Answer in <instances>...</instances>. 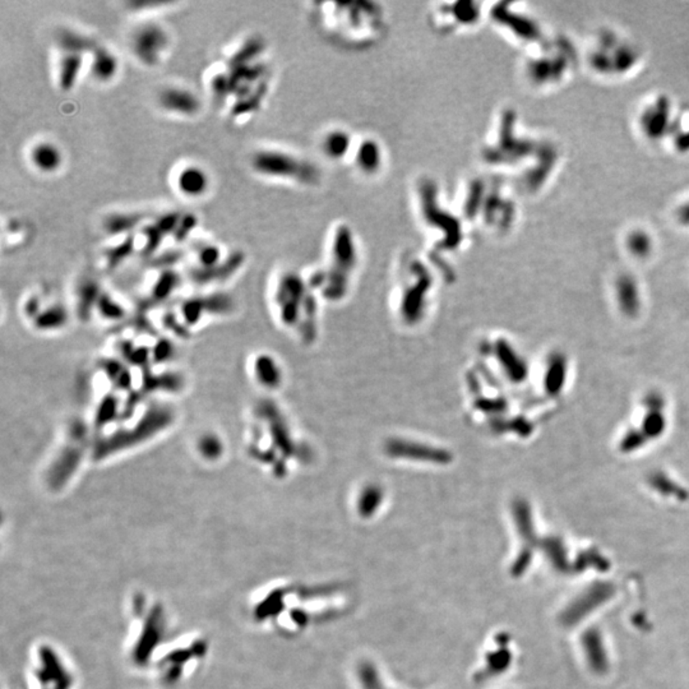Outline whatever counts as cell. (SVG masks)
<instances>
[{
	"label": "cell",
	"instance_id": "2",
	"mask_svg": "<svg viewBox=\"0 0 689 689\" xmlns=\"http://www.w3.org/2000/svg\"><path fill=\"white\" fill-rule=\"evenodd\" d=\"M409 206L424 251L430 256L443 260L465 249L473 234L436 177L418 174L411 180Z\"/></svg>",
	"mask_w": 689,
	"mask_h": 689
},
{
	"label": "cell",
	"instance_id": "16",
	"mask_svg": "<svg viewBox=\"0 0 689 689\" xmlns=\"http://www.w3.org/2000/svg\"><path fill=\"white\" fill-rule=\"evenodd\" d=\"M144 215L133 214V212H123V214H113L104 220L102 229L109 235H131V231L135 230L137 226H144Z\"/></svg>",
	"mask_w": 689,
	"mask_h": 689
},
{
	"label": "cell",
	"instance_id": "18",
	"mask_svg": "<svg viewBox=\"0 0 689 689\" xmlns=\"http://www.w3.org/2000/svg\"><path fill=\"white\" fill-rule=\"evenodd\" d=\"M133 245H135L133 238L128 236L122 244H119L117 247H114V248L109 249L108 253H106V258H108L109 263L114 264L115 262H120V260L126 258L132 253V251H133Z\"/></svg>",
	"mask_w": 689,
	"mask_h": 689
},
{
	"label": "cell",
	"instance_id": "1",
	"mask_svg": "<svg viewBox=\"0 0 689 689\" xmlns=\"http://www.w3.org/2000/svg\"><path fill=\"white\" fill-rule=\"evenodd\" d=\"M308 17L327 44L346 53L376 49L389 34V13L374 0L312 1Z\"/></svg>",
	"mask_w": 689,
	"mask_h": 689
},
{
	"label": "cell",
	"instance_id": "6",
	"mask_svg": "<svg viewBox=\"0 0 689 689\" xmlns=\"http://www.w3.org/2000/svg\"><path fill=\"white\" fill-rule=\"evenodd\" d=\"M488 19V4L479 0H446L431 3L427 10L430 30L440 37L468 35Z\"/></svg>",
	"mask_w": 689,
	"mask_h": 689
},
{
	"label": "cell",
	"instance_id": "3",
	"mask_svg": "<svg viewBox=\"0 0 689 689\" xmlns=\"http://www.w3.org/2000/svg\"><path fill=\"white\" fill-rule=\"evenodd\" d=\"M452 202L471 234L499 236L510 230L515 220V206L501 178L488 171L462 177Z\"/></svg>",
	"mask_w": 689,
	"mask_h": 689
},
{
	"label": "cell",
	"instance_id": "12",
	"mask_svg": "<svg viewBox=\"0 0 689 689\" xmlns=\"http://www.w3.org/2000/svg\"><path fill=\"white\" fill-rule=\"evenodd\" d=\"M28 161L38 172L53 175L62 169L64 153L58 144L43 139L31 146L28 151Z\"/></svg>",
	"mask_w": 689,
	"mask_h": 689
},
{
	"label": "cell",
	"instance_id": "8",
	"mask_svg": "<svg viewBox=\"0 0 689 689\" xmlns=\"http://www.w3.org/2000/svg\"><path fill=\"white\" fill-rule=\"evenodd\" d=\"M170 43V35L159 23H144L138 26L129 40L132 54L146 67H156L161 63Z\"/></svg>",
	"mask_w": 689,
	"mask_h": 689
},
{
	"label": "cell",
	"instance_id": "5",
	"mask_svg": "<svg viewBox=\"0 0 689 689\" xmlns=\"http://www.w3.org/2000/svg\"><path fill=\"white\" fill-rule=\"evenodd\" d=\"M249 166L262 179L296 189L312 190L323 183L319 162L286 147L263 146L254 150L249 157Z\"/></svg>",
	"mask_w": 689,
	"mask_h": 689
},
{
	"label": "cell",
	"instance_id": "11",
	"mask_svg": "<svg viewBox=\"0 0 689 689\" xmlns=\"http://www.w3.org/2000/svg\"><path fill=\"white\" fill-rule=\"evenodd\" d=\"M175 188L183 197L198 199L205 197L211 188V178L202 166L188 163L175 175Z\"/></svg>",
	"mask_w": 689,
	"mask_h": 689
},
{
	"label": "cell",
	"instance_id": "14",
	"mask_svg": "<svg viewBox=\"0 0 689 689\" xmlns=\"http://www.w3.org/2000/svg\"><path fill=\"white\" fill-rule=\"evenodd\" d=\"M56 45L62 53L84 55L91 54L99 44L93 37L86 34L63 28L56 34Z\"/></svg>",
	"mask_w": 689,
	"mask_h": 689
},
{
	"label": "cell",
	"instance_id": "15",
	"mask_svg": "<svg viewBox=\"0 0 689 689\" xmlns=\"http://www.w3.org/2000/svg\"><path fill=\"white\" fill-rule=\"evenodd\" d=\"M83 55L74 53H62L58 63V86L63 91L73 90L80 78Z\"/></svg>",
	"mask_w": 689,
	"mask_h": 689
},
{
	"label": "cell",
	"instance_id": "13",
	"mask_svg": "<svg viewBox=\"0 0 689 689\" xmlns=\"http://www.w3.org/2000/svg\"><path fill=\"white\" fill-rule=\"evenodd\" d=\"M90 74L95 81L108 83L117 77L119 59L105 46L98 45L91 53Z\"/></svg>",
	"mask_w": 689,
	"mask_h": 689
},
{
	"label": "cell",
	"instance_id": "17",
	"mask_svg": "<svg viewBox=\"0 0 689 689\" xmlns=\"http://www.w3.org/2000/svg\"><path fill=\"white\" fill-rule=\"evenodd\" d=\"M197 260L199 262V269H208L220 264L221 251L216 244L205 242L201 244L197 249Z\"/></svg>",
	"mask_w": 689,
	"mask_h": 689
},
{
	"label": "cell",
	"instance_id": "9",
	"mask_svg": "<svg viewBox=\"0 0 689 689\" xmlns=\"http://www.w3.org/2000/svg\"><path fill=\"white\" fill-rule=\"evenodd\" d=\"M358 133L343 124L324 126L317 135V153L323 161L346 165Z\"/></svg>",
	"mask_w": 689,
	"mask_h": 689
},
{
	"label": "cell",
	"instance_id": "19",
	"mask_svg": "<svg viewBox=\"0 0 689 689\" xmlns=\"http://www.w3.org/2000/svg\"><path fill=\"white\" fill-rule=\"evenodd\" d=\"M196 226V218L193 216L187 215L184 216L181 220H180L179 225L175 230L174 235L178 238V239H184L187 236V234Z\"/></svg>",
	"mask_w": 689,
	"mask_h": 689
},
{
	"label": "cell",
	"instance_id": "7",
	"mask_svg": "<svg viewBox=\"0 0 689 689\" xmlns=\"http://www.w3.org/2000/svg\"><path fill=\"white\" fill-rule=\"evenodd\" d=\"M389 165L385 141L374 133H358L346 166L359 179L374 181L383 177Z\"/></svg>",
	"mask_w": 689,
	"mask_h": 689
},
{
	"label": "cell",
	"instance_id": "10",
	"mask_svg": "<svg viewBox=\"0 0 689 689\" xmlns=\"http://www.w3.org/2000/svg\"><path fill=\"white\" fill-rule=\"evenodd\" d=\"M157 105L168 114L184 117H196L202 110L197 93L181 86L163 87L157 95Z\"/></svg>",
	"mask_w": 689,
	"mask_h": 689
},
{
	"label": "cell",
	"instance_id": "4",
	"mask_svg": "<svg viewBox=\"0 0 689 689\" xmlns=\"http://www.w3.org/2000/svg\"><path fill=\"white\" fill-rule=\"evenodd\" d=\"M322 262L306 280L323 295H341L349 290L363 260V247L357 229L339 220L327 229L323 242Z\"/></svg>",
	"mask_w": 689,
	"mask_h": 689
}]
</instances>
